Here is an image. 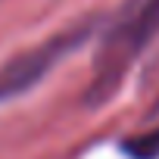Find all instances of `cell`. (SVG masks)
Here are the masks:
<instances>
[{"instance_id":"1","label":"cell","mask_w":159,"mask_h":159,"mask_svg":"<svg viewBox=\"0 0 159 159\" xmlns=\"http://www.w3.org/2000/svg\"><path fill=\"white\" fill-rule=\"evenodd\" d=\"M94 31H97V19H84V22L69 25L66 31L41 41L38 47H28V50H19L16 56H10L0 66V103L16 100V97L28 94L34 84H41L62 59H69L78 47H84V41L94 38Z\"/></svg>"},{"instance_id":"2","label":"cell","mask_w":159,"mask_h":159,"mask_svg":"<svg viewBox=\"0 0 159 159\" xmlns=\"http://www.w3.org/2000/svg\"><path fill=\"white\" fill-rule=\"evenodd\" d=\"M156 31H159V0H143L131 13V19H125L112 31L109 44L97 56V78H94V88H91L97 100L112 94V88L122 81L128 66L150 47Z\"/></svg>"},{"instance_id":"3","label":"cell","mask_w":159,"mask_h":159,"mask_svg":"<svg viewBox=\"0 0 159 159\" xmlns=\"http://www.w3.org/2000/svg\"><path fill=\"white\" fill-rule=\"evenodd\" d=\"M125 153L131 159H159V125L143 131V134H134L125 140Z\"/></svg>"}]
</instances>
